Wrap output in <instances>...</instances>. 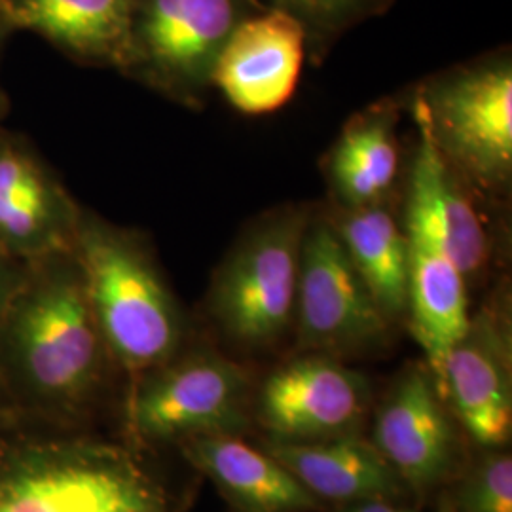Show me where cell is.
I'll return each mask as SVG.
<instances>
[{"label": "cell", "mask_w": 512, "mask_h": 512, "mask_svg": "<svg viewBox=\"0 0 512 512\" xmlns=\"http://www.w3.org/2000/svg\"><path fill=\"white\" fill-rule=\"evenodd\" d=\"M110 365L74 251L29 262L0 319V387L16 420L71 425Z\"/></svg>", "instance_id": "cell-1"}, {"label": "cell", "mask_w": 512, "mask_h": 512, "mask_svg": "<svg viewBox=\"0 0 512 512\" xmlns=\"http://www.w3.org/2000/svg\"><path fill=\"white\" fill-rule=\"evenodd\" d=\"M73 251L112 365L133 380L183 349V313L141 234L82 207Z\"/></svg>", "instance_id": "cell-2"}, {"label": "cell", "mask_w": 512, "mask_h": 512, "mask_svg": "<svg viewBox=\"0 0 512 512\" xmlns=\"http://www.w3.org/2000/svg\"><path fill=\"white\" fill-rule=\"evenodd\" d=\"M0 512H169L164 488L120 444L80 435L0 442Z\"/></svg>", "instance_id": "cell-3"}, {"label": "cell", "mask_w": 512, "mask_h": 512, "mask_svg": "<svg viewBox=\"0 0 512 512\" xmlns=\"http://www.w3.org/2000/svg\"><path fill=\"white\" fill-rule=\"evenodd\" d=\"M442 162L480 202L503 198L512 181V61L484 55L427 80L412 101Z\"/></svg>", "instance_id": "cell-4"}, {"label": "cell", "mask_w": 512, "mask_h": 512, "mask_svg": "<svg viewBox=\"0 0 512 512\" xmlns=\"http://www.w3.org/2000/svg\"><path fill=\"white\" fill-rule=\"evenodd\" d=\"M310 205H283L253 220L220 262L207 294L220 334L241 349H264L294 323L302 241Z\"/></svg>", "instance_id": "cell-5"}, {"label": "cell", "mask_w": 512, "mask_h": 512, "mask_svg": "<svg viewBox=\"0 0 512 512\" xmlns=\"http://www.w3.org/2000/svg\"><path fill=\"white\" fill-rule=\"evenodd\" d=\"M258 0H133L120 73L186 107H202L226 40Z\"/></svg>", "instance_id": "cell-6"}, {"label": "cell", "mask_w": 512, "mask_h": 512, "mask_svg": "<svg viewBox=\"0 0 512 512\" xmlns=\"http://www.w3.org/2000/svg\"><path fill=\"white\" fill-rule=\"evenodd\" d=\"M416 150L408 169L404 234L408 243L406 315L427 366L439 384L444 361L469 325L467 283L448 253L433 198L437 148L420 110L412 105Z\"/></svg>", "instance_id": "cell-7"}, {"label": "cell", "mask_w": 512, "mask_h": 512, "mask_svg": "<svg viewBox=\"0 0 512 512\" xmlns=\"http://www.w3.org/2000/svg\"><path fill=\"white\" fill-rule=\"evenodd\" d=\"M249 374L211 349L177 351L133 378L126 423L145 444H181L202 435H232L245 423Z\"/></svg>", "instance_id": "cell-8"}, {"label": "cell", "mask_w": 512, "mask_h": 512, "mask_svg": "<svg viewBox=\"0 0 512 512\" xmlns=\"http://www.w3.org/2000/svg\"><path fill=\"white\" fill-rule=\"evenodd\" d=\"M391 321L351 264L325 207H313L302 241L293 329L302 351L349 355L378 348Z\"/></svg>", "instance_id": "cell-9"}, {"label": "cell", "mask_w": 512, "mask_h": 512, "mask_svg": "<svg viewBox=\"0 0 512 512\" xmlns=\"http://www.w3.org/2000/svg\"><path fill=\"white\" fill-rule=\"evenodd\" d=\"M368 408V384L338 357L304 351L275 368L258 395L260 423L281 442L349 437Z\"/></svg>", "instance_id": "cell-10"}, {"label": "cell", "mask_w": 512, "mask_h": 512, "mask_svg": "<svg viewBox=\"0 0 512 512\" xmlns=\"http://www.w3.org/2000/svg\"><path fill=\"white\" fill-rule=\"evenodd\" d=\"M439 391L476 442L501 446L511 439V323L503 294L469 319L444 361Z\"/></svg>", "instance_id": "cell-11"}, {"label": "cell", "mask_w": 512, "mask_h": 512, "mask_svg": "<svg viewBox=\"0 0 512 512\" xmlns=\"http://www.w3.org/2000/svg\"><path fill=\"white\" fill-rule=\"evenodd\" d=\"M80 213L31 143L0 131V251L21 264L73 251Z\"/></svg>", "instance_id": "cell-12"}, {"label": "cell", "mask_w": 512, "mask_h": 512, "mask_svg": "<svg viewBox=\"0 0 512 512\" xmlns=\"http://www.w3.org/2000/svg\"><path fill=\"white\" fill-rule=\"evenodd\" d=\"M306 57L308 42L300 23L281 10L264 8L243 19L226 40L211 88L243 114H270L291 101Z\"/></svg>", "instance_id": "cell-13"}, {"label": "cell", "mask_w": 512, "mask_h": 512, "mask_svg": "<svg viewBox=\"0 0 512 512\" xmlns=\"http://www.w3.org/2000/svg\"><path fill=\"white\" fill-rule=\"evenodd\" d=\"M427 365H410L374 420L372 444L404 484L427 490L454 469L456 437Z\"/></svg>", "instance_id": "cell-14"}, {"label": "cell", "mask_w": 512, "mask_h": 512, "mask_svg": "<svg viewBox=\"0 0 512 512\" xmlns=\"http://www.w3.org/2000/svg\"><path fill=\"white\" fill-rule=\"evenodd\" d=\"M133 0H0V29L33 33L84 65L122 67Z\"/></svg>", "instance_id": "cell-15"}, {"label": "cell", "mask_w": 512, "mask_h": 512, "mask_svg": "<svg viewBox=\"0 0 512 512\" xmlns=\"http://www.w3.org/2000/svg\"><path fill=\"white\" fill-rule=\"evenodd\" d=\"M184 458L207 476L238 512H310L321 499L268 452L234 435H202L179 444Z\"/></svg>", "instance_id": "cell-16"}, {"label": "cell", "mask_w": 512, "mask_h": 512, "mask_svg": "<svg viewBox=\"0 0 512 512\" xmlns=\"http://www.w3.org/2000/svg\"><path fill=\"white\" fill-rule=\"evenodd\" d=\"M399 107L385 99L353 114L325 160L332 203L361 207L389 202L399 179Z\"/></svg>", "instance_id": "cell-17"}, {"label": "cell", "mask_w": 512, "mask_h": 512, "mask_svg": "<svg viewBox=\"0 0 512 512\" xmlns=\"http://www.w3.org/2000/svg\"><path fill=\"white\" fill-rule=\"evenodd\" d=\"M266 452L321 501L359 503L403 492V480L376 446L355 435L317 442L274 440Z\"/></svg>", "instance_id": "cell-18"}, {"label": "cell", "mask_w": 512, "mask_h": 512, "mask_svg": "<svg viewBox=\"0 0 512 512\" xmlns=\"http://www.w3.org/2000/svg\"><path fill=\"white\" fill-rule=\"evenodd\" d=\"M351 264L385 317L406 315L408 243L391 200L361 207H325Z\"/></svg>", "instance_id": "cell-19"}, {"label": "cell", "mask_w": 512, "mask_h": 512, "mask_svg": "<svg viewBox=\"0 0 512 512\" xmlns=\"http://www.w3.org/2000/svg\"><path fill=\"white\" fill-rule=\"evenodd\" d=\"M433 198L448 253L469 287L490 266L492 239L476 205L480 200L442 162L439 152L433 171Z\"/></svg>", "instance_id": "cell-20"}, {"label": "cell", "mask_w": 512, "mask_h": 512, "mask_svg": "<svg viewBox=\"0 0 512 512\" xmlns=\"http://www.w3.org/2000/svg\"><path fill=\"white\" fill-rule=\"evenodd\" d=\"M300 23L306 33L308 55L321 61L323 55L353 27L380 18L395 0H258Z\"/></svg>", "instance_id": "cell-21"}, {"label": "cell", "mask_w": 512, "mask_h": 512, "mask_svg": "<svg viewBox=\"0 0 512 512\" xmlns=\"http://www.w3.org/2000/svg\"><path fill=\"white\" fill-rule=\"evenodd\" d=\"M459 512H512L511 454L484 459L459 490Z\"/></svg>", "instance_id": "cell-22"}, {"label": "cell", "mask_w": 512, "mask_h": 512, "mask_svg": "<svg viewBox=\"0 0 512 512\" xmlns=\"http://www.w3.org/2000/svg\"><path fill=\"white\" fill-rule=\"evenodd\" d=\"M25 266L27 264H21L16 258L0 251V319L18 291L19 283L25 275Z\"/></svg>", "instance_id": "cell-23"}, {"label": "cell", "mask_w": 512, "mask_h": 512, "mask_svg": "<svg viewBox=\"0 0 512 512\" xmlns=\"http://www.w3.org/2000/svg\"><path fill=\"white\" fill-rule=\"evenodd\" d=\"M346 512H418L414 509H406L393 505L391 499H370V501H359V503H351Z\"/></svg>", "instance_id": "cell-24"}, {"label": "cell", "mask_w": 512, "mask_h": 512, "mask_svg": "<svg viewBox=\"0 0 512 512\" xmlns=\"http://www.w3.org/2000/svg\"><path fill=\"white\" fill-rule=\"evenodd\" d=\"M4 421H16V416H14L10 404L6 401V395H4V391H2V387H0V425H2Z\"/></svg>", "instance_id": "cell-25"}, {"label": "cell", "mask_w": 512, "mask_h": 512, "mask_svg": "<svg viewBox=\"0 0 512 512\" xmlns=\"http://www.w3.org/2000/svg\"><path fill=\"white\" fill-rule=\"evenodd\" d=\"M437 512H459L456 509V505L450 501V499H444L442 503H440L439 511Z\"/></svg>", "instance_id": "cell-26"}, {"label": "cell", "mask_w": 512, "mask_h": 512, "mask_svg": "<svg viewBox=\"0 0 512 512\" xmlns=\"http://www.w3.org/2000/svg\"><path fill=\"white\" fill-rule=\"evenodd\" d=\"M6 35H8V33H6V31H2V29H0V44H2V38L6 37ZM0 103H2V95H0Z\"/></svg>", "instance_id": "cell-27"}]
</instances>
